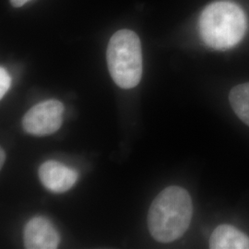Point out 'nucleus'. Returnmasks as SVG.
Returning <instances> with one entry per match:
<instances>
[{
	"label": "nucleus",
	"mask_w": 249,
	"mask_h": 249,
	"mask_svg": "<svg viewBox=\"0 0 249 249\" xmlns=\"http://www.w3.org/2000/svg\"><path fill=\"white\" fill-rule=\"evenodd\" d=\"M193 214V204L185 188L172 186L163 189L151 203L148 226L152 237L171 243L187 231Z\"/></svg>",
	"instance_id": "f257e3e1"
},
{
	"label": "nucleus",
	"mask_w": 249,
	"mask_h": 249,
	"mask_svg": "<svg viewBox=\"0 0 249 249\" xmlns=\"http://www.w3.org/2000/svg\"><path fill=\"white\" fill-rule=\"evenodd\" d=\"M198 27L205 45L216 50H227L243 40L248 30V19L237 4L222 0L205 8Z\"/></svg>",
	"instance_id": "f03ea898"
},
{
	"label": "nucleus",
	"mask_w": 249,
	"mask_h": 249,
	"mask_svg": "<svg viewBox=\"0 0 249 249\" xmlns=\"http://www.w3.org/2000/svg\"><path fill=\"white\" fill-rule=\"evenodd\" d=\"M107 65L112 79L122 89H132L142 80V50L139 36L120 30L109 41Z\"/></svg>",
	"instance_id": "7ed1b4c3"
},
{
	"label": "nucleus",
	"mask_w": 249,
	"mask_h": 249,
	"mask_svg": "<svg viewBox=\"0 0 249 249\" xmlns=\"http://www.w3.org/2000/svg\"><path fill=\"white\" fill-rule=\"evenodd\" d=\"M64 106L57 100H48L32 107L23 117L27 133L46 136L56 132L62 125Z\"/></svg>",
	"instance_id": "20e7f679"
},
{
	"label": "nucleus",
	"mask_w": 249,
	"mask_h": 249,
	"mask_svg": "<svg viewBox=\"0 0 249 249\" xmlns=\"http://www.w3.org/2000/svg\"><path fill=\"white\" fill-rule=\"evenodd\" d=\"M60 236L53 223L45 217L31 219L24 228V245L28 249H53L58 247Z\"/></svg>",
	"instance_id": "39448f33"
},
{
	"label": "nucleus",
	"mask_w": 249,
	"mask_h": 249,
	"mask_svg": "<svg viewBox=\"0 0 249 249\" xmlns=\"http://www.w3.org/2000/svg\"><path fill=\"white\" fill-rule=\"evenodd\" d=\"M42 184L53 193H64L70 190L78 180V174L56 160H47L39 168Z\"/></svg>",
	"instance_id": "423d86ee"
},
{
	"label": "nucleus",
	"mask_w": 249,
	"mask_h": 249,
	"mask_svg": "<svg viewBox=\"0 0 249 249\" xmlns=\"http://www.w3.org/2000/svg\"><path fill=\"white\" fill-rule=\"evenodd\" d=\"M212 249H249V237L230 224H221L214 230L211 239Z\"/></svg>",
	"instance_id": "0eeeda50"
},
{
	"label": "nucleus",
	"mask_w": 249,
	"mask_h": 249,
	"mask_svg": "<svg viewBox=\"0 0 249 249\" xmlns=\"http://www.w3.org/2000/svg\"><path fill=\"white\" fill-rule=\"evenodd\" d=\"M229 102L235 115L249 126V82L233 87L229 93Z\"/></svg>",
	"instance_id": "6e6552de"
},
{
	"label": "nucleus",
	"mask_w": 249,
	"mask_h": 249,
	"mask_svg": "<svg viewBox=\"0 0 249 249\" xmlns=\"http://www.w3.org/2000/svg\"><path fill=\"white\" fill-rule=\"evenodd\" d=\"M11 84V79L8 71L4 69H0V98H3L4 95L9 90Z\"/></svg>",
	"instance_id": "1a4fd4ad"
},
{
	"label": "nucleus",
	"mask_w": 249,
	"mask_h": 249,
	"mask_svg": "<svg viewBox=\"0 0 249 249\" xmlns=\"http://www.w3.org/2000/svg\"><path fill=\"white\" fill-rule=\"evenodd\" d=\"M29 1H31V0H10V3L13 7L19 8V7H22L23 5H25Z\"/></svg>",
	"instance_id": "9d476101"
},
{
	"label": "nucleus",
	"mask_w": 249,
	"mask_h": 249,
	"mask_svg": "<svg viewBox=\"0 0 249 249\" xmlns=\"http://www.w3.org/2000/svg\"><path fill=\"white\" fill-rule=\"evenodd\" d=\"M0 154H1V157H0L1 161H0V163H1V166H2V165H3V163H4V160H5V152L3 151V149H1V151H0Z\"/></svg>",
	"instance_id": "9b49d317"
}]
</instances>
